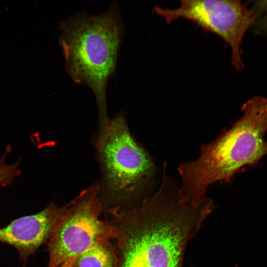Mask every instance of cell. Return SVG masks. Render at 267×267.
I'll return each instance as SVG.
<instances>
[{
    "mask_svg": "<svg viewBox=\"0 0 267 267\" xmlns=\"http://www.w3.org/2000/svg\"><path fill=\"white\" fill-rule=\"evenodd\" d=\"M242 116L214 141L200 146V155L178 167L182 201L198 203L207 187L218 181L230 182L245 166H256L267 154V98L256 96L241 108Z\"/></svg>",
    "mask_w": 267,
    "mask_h": 267,
    "instance_id": "1",
    "label": "cell"
},
{
    "mask_svg": "<svg viewBox=\"0 0 267 267\" xmlns=\"http://www.w3.org/2000/svg\"><path fill=\"white\" fill-rule=\"evenodd\" d=\"M59 44L65 68L76 83L89 87L97 102L99 124L107 122L106 89L113 74L123 28L117 4L95 15L81 12L60 24Z\"/></svg>",
    "mask_w": 267,
    "mask_h": 267,
    "instance_id": "2",
    "label": "cell"
},
{
    "mask_svg": "<svg viewBox=\"0 0 267 267\" xmlns=\"http://www.w3.org/2000/svg\"><path fill=\"white\" fill-rule=\"evenodd\" d=\"M106 214L117 231L116 267H179L185 230L174 219L158 218L157 196Z\"/></svg>",
    "mask_w": 267,
    "mask_h": 267,
    "instance_id": "3",
    "label": "cell"
},
{
    "mask_svg": "<svg viewBox=\"0 0 267 267\" xmlns=\"http://www.w3.org/2000/svg\"><path fill=\"white\" fill-rule=\"evenodd\" d=\"M93 143L102 171L98 194L103 210L129 209L154 174L151 159L133 137L122 113L99 125Z\"/></svg>",
    "mask_w": 267,
    "mask_h": 267,
    "instance_id": "4",
    "label": "cell"
},
{
    "mask_svg": "<svg viewBox=\"0 0 267 267\" xmlns=\"http://www.w3.org/2000/svg\"><path fill=\"white\" fill-rule=\"evenodd\" d=\"M99 186V181L94 182L68 204L47 242V267H60L94 244L116 238L114 226L99 218L103 211Z\"/></svg>",
    "mask_w": 267,
    "mask_h": 267,
    "instance_id": "5",
    "label": "cell"
},
{
    "mask_svg": "<svg viewBox=\"0 0 267 267\" xmlns=\"http://www.w3.org/2000/svg\"><path fill=\"white\" fill-rule=\"evenodd\" d=\"M154 11L168 24L185 18L217 35L231 48L232 65L238 71L243 69V39L256 19L251 3L239 0H182L178 8L156 6Z\"/></svg>",
    "mask_w": 267,
    "mask_h": 267,
    "instance_id": "6",
    "label": "cell"
},
{
    "mask_svg": "<svg viewBox=\"0 0 267 267\" xmlns=\"http://www.w3.org/2000/svg\"><path fill=\"white\" fill-rule=\"evenodd\" d=\"M67 208L68 204L58 207L53 202L38 213L15 219L0 228V242L18 250L25 267L29 256L47 242Z\"/></svg>",
    "mask_w": 267,
    "mask_h": 267,
    "instance_id": "7",
    "label": "cell"
},
{
    "mask_svg": "<svg viewBox=\"0 0 267 267\" xmlns=\"http://www.w3.org/2000/svg\"><path fill=\"white\" fill-rule=\"evenodd\" d=\"M110 241L96 243L78 255L73 267H116V247Z\"/></svg>",
    "mask_w": 267,
    "mask_h": 267,
    "instance_id": "8",
    "label": "cell"
},
{
    "mask_svg": "<svg viewBox=\"0 0 267 267\" xmlns=\"http://www.w3.org/2000/svg\"><path fill=\"white\" fill-rule=\"evenodd\" d=\"M10 151V146H7L4 153L0 159V185L3 187L10 185L13 179L21 174V171L18 169L20 159L12 165H7L5 162V157Z\"/></svg>",
    "mask_w": 267,
    "mask_h": 267,
    "instance_id": "9",
    "label": "cell"
},
{
    "mask_svg": "<svg viewBox=\"0 0 267 267\" xmlns=\"http://www.w3.org/2000/svg\"><path fill=\"white\" fill-rule=\"evenodd\" d=\"M256 19L252 27L258 34H267V1H255L251 3Z\"/></svg>",
    "mask_w": 267,
    "mask_h": 267,
    "instance_id": "10",
    "label": "cell"
},
{
    "mask_svg": "<svg viewBox=\"0 0 267 267\" xmlns=\"http://www.w3.org/2000/svg\"><path fill=\"white\" fill-rule=\"evenodd\" d=\"M74 259H72L68 261V262L65 263L60 267H73V262Z\"/></svg>",
    "mask_w": 267,
    "mask_h": 267,
    "instance_id": "11",
    "label": "cell"
}]
</instances>
